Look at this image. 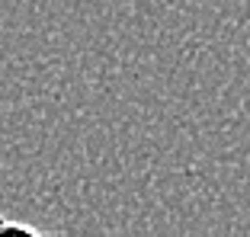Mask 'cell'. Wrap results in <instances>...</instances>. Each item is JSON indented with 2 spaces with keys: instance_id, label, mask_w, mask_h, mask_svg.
<instances>
[{
  "instance_id": "6da1fadb",
  "label": "cell",
  "mask_w": 250,
  "mask_h": 237,
  "mask_svg": "<svg viewBox=\"0 0 250 237\" xmlns=\"http://www.w3.org/2000/svg\"><path fill=\"white\" fill-rule=\"evenodd\" d=\"M7 231H16V234H39V228H32V224H26V221H10V218L0 215V234H7Z\"/></svg>"
}]
</instances>
